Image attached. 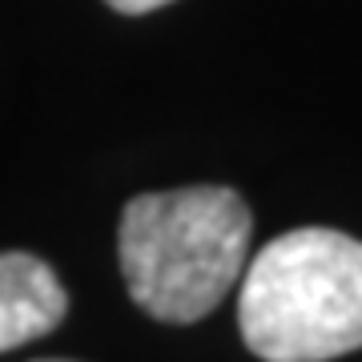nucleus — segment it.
<instances>
[{
  "label": "nucleus",
  "instance_id": "nucleus-2",
  "mask_svg": "<svg viewBox=\"0 0 362 362\" xmlns=\"http://www.w3.org/2000/svg\"><path fill=\"white\" fill-rule=\"evenodd\" d=\"M238 326L262 362H330L362 346V242L306 226L278 233L242 274Z\"/></svg>",
  "mask_w": 362,
  "mask_h": 362
},
{
  "label": "nucleus",
  "instance_id": "nucleus-5",
  "mask_svg": "<svg viewBox=\"0 0 362 362\" xmlns=\"http://www.w3.org/2000/svg\"><path fill=\"white\" fill-rule=\"evenodd\" d=\"M45 362H61V358H45Z\"/></svg>",
  "mask_w": 362,
  "mask_h": 362
},
{
  "label": "nucleus",
  "instance_id": "nucleus-1",
  "mask_svg": "<svg viewBox=\"0 0 362 362\" xmlns=\"http://www.w3.org/2000/svg\"><path fill=\"white\" fill-rule=\"evenodd\" d=\"M254 218L226 185H185L133 197L117 254L129 298L157 322H197L246 274Z\"/></svg>",
  "mask_w": 362,
  "mask_h": 362
},
{
  "label": "nucleus",
  "instance_id": "nucleus-4",
  "mask_svg": "<svg viewBox=\"0 0 362 362\" xmlns=\"http://www.w3.org/2000/svg\"><path fill=\"white\" fill-rule=\"evenodd\" d=\"M117 13H129V16H141V13H153V8H161V4H169V0H109Z\"/></svg>",
  "mask_w": 362,
  "mask_h": 362
},
{
  "label": "nucleus",
  "instance_id": "nucleus-3",
  "mask_svg": "<svg viewBox=\"0 0 362 362\" xmlns=\"http://www.w3.org/2000/svg\"><path fill=\"white\" fill-rule=\"evenodd\" d=\"M69 294L57 270L37 254H0V354L45 338L65 322Z\"/></svg>",
  "mask_w": 362,
  "mask_h": 362
}]
</instances>
